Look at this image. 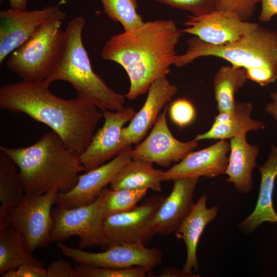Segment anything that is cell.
<instances>
[{
  "label": "cell",
  "instance_id": "obj_1",
  "mask_svg": "<svg viewBox=\"0 0 277 277\" xmlns=\"http://www.w3.org/2000/svg\"><path fill=\"white\" fill-rule=\"evenodd\" d=\"M44 81L23 80L0 87V109L23 113L49 127L80 156L87 148L103 116L94 105L80 98L53 94Z\"/></svg>",
  "mask_w": 277,
  "mask_h": 277
},
{
  "label": "cell",
  "instance_id": "obj_2",
  "mask_svg": "<svg viewBox=\"0 0 277 277\" xmlns=\"http://www.w3.org/2000/svg\"><path fill=\"white\" fill-rule=\"evenodd\" d=\"M182 31L172 19H157L111 36L101 52L104 60L120 65L130 87L125 96L134 100L155 81L166 77L177 55Z\"/></svg>",
  "mask_w": 277,
  "mask_h": 277
},
{
  "label": "cell",
  "instance_id": "obj_3",
  "mask_svg": "<svg viewBox=\"0 0 277 277\" xmlns=\"http://www.w3.org/2000/svg\"><path fill=\"white\" fill-rule=\"evenodd\" d=\"M0 150L16 164L25 194H42L54 187L59 192H67L75 186L80 172L85 171L79 156L53 131L30 146H1Z\"/></svg>",
  "mask_w": 277,
  "mask_h": 277
},
{
  "label": "cell",
  "instance_id": "obj_4",
  "mask_svg": "<svg viewBox=\"0 0 277 277\" xmlns=\"http://www.w3.org/2000/svg\"><path fill=\"white\" fill-rule=\"evenodd\" d=\"M86 24L81 16L71 19L64 30V42L60 58L44 82L50 85L56 81L70 83L77 97L98 109L118 111L125 108V95L110 88L93 70L83 45L82 32Z\"/></svg>",
  "mask_w": 277,
  "mask_h": 277
},
{
  "label": "cell",
  "instance_id": "obj_5",
  "mask_svg": "<svg viewBox=\"0 0 277 277\" xmlns=\"http://www.w3.org/2000/svg\"><path fill=\"white\" fill-rule=\"evenodd\" d=\"M276 44V32L260 25L239 39L221 45L194 36L187 41L186 51L176 55L173 65L182 67L200 57L215 56L244 69L261 68L277 73Z\"/></svg>",
  "mask_w": 277,
  "mask_h": 277
},
{
  "label": "cell",
  "instance_id": "obj_6",
  "mask_svg": "<svg viewBox=\"0 0 277 277\" xmlns=\"http://www.w3.org/2000/svg\"><path fill=\"white\" fill-rule=\"evenodd\" d=\"M63 20L56 19L43 25L29 38L14 50L6 61L7 67L22 80H45L61 54L64 30Z\"/></svg>",
  "mask_w": 277,
  "mask_h": 277
},
{
  "label": "cell",
  "instance_id": "obj_7",
  "mask_svg": "<svg viewBox=\"0 0 277 277\" xmlns=\"http://www.w3.org/2000/svg\"><path fill=\"white\" fill-rule=\"evenodd\" d=\"M58 192L57 188L54 187L42 194H25L21 202L8 213L9 225L20 233L26 250L31 254L51 242V209Z\"/></svg>",
  "mask_w": 277,
  "mask_h": 277
},
{
  "label": "cell",
  "instance_id": "obj_8",
  "mask_svg": "<svg viewBox=\"0 0 277 277\" xmlns=\"http://www.w3.org/2000/svg\"><path fill=\"white\" fill-rule=\"evenodd\" d=\"M104 189L99 197L88 205L72 208L57 206L53 209L51 213L53 227L51 242H63L77 235L80 249L107 246L104 219L101 214Z\"/></svg>",
  "mask_w": 277,
  "mask_h": 277
},
{
  "label": "cell",
  "instance_id": "obj_9",
  "mask_svg": "<svg viewBox=\"0 0 277 277\" xmlns=\"http://www.w3.org/2000/svg\"><path fill=\"white\" fill-rule=\"evenodd\" d=\"M56 244L62 254L74 262L97 267L125 269L142 266L150 273L163 260V254L159 249L149 248L141 244L111 245L107 246L105 251L96 253L70 247L63 242Z\"/></svg>",
  "mask_w": 277,
  "mask_h": 277
},
{
  "label": "cell",
  "instance_id": "obj_10",
  "mask_svg": "<svg viewBox=\"0 0 277 277\" xmlns=\"http://www.w3.org/2000/svg\"><path fill=\"white\" fill-rule=\"evenodd\" d=\"M165 198L151 195L133 209L104 219L107 246L125 243L147 244L155 235L151 222Z\"/></svg>",
  "mask_w": 277,
  "mask_h": 277
},
{
  "label": "cell",
  "instance_id": "obj_11",
  "mask_svg": "<svg viewBox=\"0 0 277 277\" xmlns=\"http://www.w3.org/2000/svg\"><path fill=\"white\" fill-rule=\"evenodd\" d=\"M60 4L41 10L9 9L0 11V63L29 38L41 27L51 21H64L66 13Z\"/></svg>",
  "mask_w": 277,
  "mask_h": 277
},
{
  "label": "cell",
  "instance_id": "obj_12",
  "mask_svg": "<svg viewBox=\"0 0 277 277\" xmlns=\"http://www.w3.org/2000/svg\"><path fill=\"white\" fill-rule=\"evenodd\" d=\"M182 33L194 35L203 42L214 45L234 42L256 29L260 25L249 22L236 14L215 10L202 15H189Z\"/></svg>",
  "mask_w": 277,
  "mask_h": 277
},
{
  "label": "cell",
  "instance_id": "obj_13",
  "mask_svg": "<svg viewBox=\"0 0 277 277\" xmlns=\"http://www.w3.org/2000/svg\"><path fill=\"white\" fill-rule=\"evenodd\" d=\"M136 113L131 107H125L118 111H103L104 122L102 127L94 134L86 150L79 156L85 171L104 164L127 146L121 138L122 130Z\"/></svg>",
  "mask_w": 277,
  "mask_h": 277
},
{
  "label": "cell",
  "instance_id": "obj_14",
  "mask_svg": "<svg viewBox=\"0 0 277 277\" xmlns=\"http://www.w3.org/2000/svg\"><path fill=\"white\" fill-rule=\"evenodd\" d=\"M165 106L153 125L149 135L134 149L130 151L132 159H140L168 167L173 162H178L194 150L198 141L183 142L175 138L168 126Z\"/></svg>",
  "mask_w": 277,
  "mask_h": 277
},
{
  "label": "cell",
  "instance_id": "obj_15",
  "mask_svg": "<svg viewBox=\"0 0 277 277\" xmlns=\"http://www.w3.org/2000/svg\"><path fill=\"white\" fill-rule=\"evenodd\" d=\"M131 149V145H128L108 163L80 174L72 189L58 193L55 204L62 208H72L94 202L106 186L110 184L120 169L132 159Z\"/></svg>",
  "mask_w": 277,
  "mask_h": 277
},
{
  "label": "cell",
  "instance_id": "obj_16",
  "mask_svg": "<svg viewBox=\"0 0 277 277\" xmlns=\"http://www.w3.org/2000/svg\"><path fill=\"white\" fill-rule=\"evenodd\" d=\"M230 142L221 140L196 151H192L167 170L163 181L180 177L211 178L225 174L229 162Z\"/></svg>",
  "mask_w": 277,
  "mask_h": 277
},
{
  "label": "cell",
  "instance_id": "obj_17",
  "mask_svg": "<svg viewBox=\"0 0 277 277\" xmlns=\"http://www.w3.org/2000/svg\"><path fill=\"white\" fill-rule=\"evenodd\" d=\"M197 178L174 179L170 194L165 197L154 216L151 226L155 235L175 233L192 210Z\"/></svg>",
  "mask_w": 277,
  "mask_h": 277
},
{
  "label": "cell",
  "instance_id": "obj_18",
  "mask_svg": "<svg viewBox=\"0 0 277 277\" xmlns=\"http://www.w3.org/2000/svg\"><path fill=\"white\" fill-rule=\"evenodd\" d=\"M177 92L176 86L166 77L151 84L143 106L122 130L121 138L126 146L140 143L155 123L161 110Z\"/></svg>",
  "mask_w": 277,
  "mask_h": 277
},
{
  "label": "cell",
  "instance_id": "obj_19",
  "mask_svg": "<svg viewBox=\"0 0 277 277\" xmlns=\"http://www.w3.org/2000/svg\"><path fill=\"white\" fill-rule=\"evenodd\" d=\"M258 168L261 174V182L255 207L238 225L245 233L253 231L264 222L277 223V213L272 199L277 177V146H271L267 160Z\"/></svg>",
  "mask_w": 277,
  "mask_h": 277
},
{
  "label": "cell",
  "instance_id": "obj_20",
  "mask_svg": "<svg viewBox=\"0 0 277 277\" xmlns=\"http://www.w3.org/2000/svg\"><path fill=\"white\" fill-rule=\"evenodd\" d=\"M229 162L225 174L227 182L233 184L239 193L247 194L253 189L252 172L257 166L260 148L249 144L246 134L230 139Z\"/></svg>",
  "mask_w": 277,
  "mask_h": 277
},
{
  "label": "cell",
  "instance_id": "obj_21",
  "mask_svg": "<svg viewBox=\"0 0 277 277\" xmlns=\"http://www.w3.org/2000/svg\"><path fill=\"white\" fill-rule=\"evenodd\" d=\"M207 196H201L186 218L174 233L177 239H182L186 247L187 258L183 270L187 273L199 268L196 249L200 237L208 224L217 215L219 208L214 205L208 208Z\"/></svg>",
  "mask_w": 277,
  "mask_h": 277
},
{
  "label": "cell",
  "instance_id": "obj_22",
  "mask_svg": "<svg viewBox=\"0 0 277 277\" xmlns=\"http://www.w3.org/2000/svg\"><path fill=\"white\" fill-rule=\"evenodd\" d=\"M252 110L250 102L236 101L232 111L219 112L209 130L197 134L194 140L198 142L204 140H230L250 131L264 128L262 122L251 117Z\"/></svg>",
  "mask_w": 277,
  "mask_h": 277
},
{
  "label": "cell",
  "instance_id": "obj_23",
  "mask_svg": "<svg viewBox=\"0 0 277 277\" xmlns=\"http://www.w3.org/2000/svg\"><path fill=\"white\" fill-rule=\"evenodd\" d=\"M163 171L155 169L152 163L131 159L117 172L110 183L113 189H151L160 192Z\"/></svg>",
  "mask_w": 277,
  "mask_h": 277
},
{
  "label": "cell",
  "instance_id": "obj_24",
  "mask_svg": "<svg viewBox=\"0 0 277 277\" xmlns=\"http://www.w3.org/2000/svg\"><path fill=\"white\" fill-rule=\"evenodd\" d=\"M248 77L243 68L223 66L213 78V87L219 112H229L234 108L235 94L245 84Z\"/></svg>",
  "mask_w": 277,
  "mask_h": 277
},
{
  "label": "cell",
  "instance_id": "obj_25",
  "mask_svg": "<svg viewBox=\"0 0 277 277\" xmlns=\"http://www.w3.org/2000/svg\"><path fill=\"white\" fill-rule=\"evenodd\" d=\"M25 194L16 164L0 150V215H8Z\"/></svg>",
  "mask_w": 277,
  "mask_h": 277
},
{
  "label": "cell",
  "instance_id": "obj_26",
  "mask_svg": "<svg viewBox=\"0 0 277 277\" xmlns=\"http://www.w3.org/2000/svg\"><path fill=\"white\" fill-rule=\"evenodd\" d=\"M25 264L44 266L26 250L20 233L11 226L0 231V274Z\"/></svg>",
  "mask_w": 277,
  "mask_h": 277
},
{
  "label": "cell",
  "instance_id": "obj_27",
  "mask_svg": "<svg viewBox=\"0 0 277 277\" xmlns=\"http://www.w3.org/2000/svg\"><path fill=\"white\" fill-rule=\"evenodd\" d=\"M147 189H113L105 188L101 206L104 220L113 214L129 211L137 206L146 195Z\"/></svg>",
  "mask_w": 277,
  "mask_h": 277
},
{
  "label": "cell",
  "instance_id": "obj_28",
  "mask_svg": "<svg viewBox=\"0 0 277 277\" xmlns=\"http://www.w3.org/2000/svg\"><path fill=\"white\" fill-rule=\"evenodd\" d=\"M105 14L112 20L120 23L124 31L137 28L144 24L137 12V0H100Z\"/></svg>",
  "mask_w": 277,
  "mask_h": 277
},
{
  "label": "cell",
  "instance_id": "obj_29",
  "mask_svg": "<svg viewBox=\"0 0 277 277\" xmlns=\"http://www.w3.org/2000/svg\"><path fill=\"white\" fill-rule=\"evenodd\" d=\"M76 268L80 277H145L148 270L142 266L113 269L78 264Z\"/></svg>",
  "mask_w": 277,
  "mask_h": 277
},
{
  "label": "cell",
  "instance_id": "obj_30",
  "mask_svg": "<svg viewBox=\"0 0 277 277\" xmlns=\"http://www.w3.org/2000/svg\"><path fill=\"white\" fill-rule=\"evenodd\" d=\"M169 112L172 121L180 127L189 125L196 117L194 105L184 98L174 101L170 105Z\"/></svg>",
  "mask_w": 277,
  "mask_h": 277
},
{
  "label": "cell",
  "instance_id": "obj_31",
  "mask_svg": "<svg viewBox=\"0 0 277 277\" xmlns=\"http://www.w3.org/2000/svg\"><path fill=\"white\" fill-rule=\"evenodd\" d=\"M159 3L190 12L202 15L215 10V0H154Z\"/></svg>",
  "mask_w": 277,
  "mask_h": 277
},
{
  "label": "cell",
  "instance_id": "obj_32",
  "mask_svg": "<svg viewBox=\"0 0 277 277\" xmlns=\"http://www.w3.org/2000/svg\"><path fill=\"white\" fill-rule=\"evenodd\" d=\"M259 0H215V10L234 13L248 21L254 14Z\"/></svg>",
  "mask_w": 277,
  "mask_h": 277
},
{
  "label": "cell",
  "instance_id": "obj_33",
  "mask_svg": "<svg viewBox=\"0 0 277 277\" xmlns=\"http://www.w3.org/2000/svg\"><path fill=\"white\" fill-rule=\"evenodd\" d=\"M2 277H47V269L44 266L25 264L16 269H11L1 274Z\"/></svg>",
  "mask_w": 277,
  "mask_h": 277
},
{
  "label": "cell",
  "instance_id": "obj_34",
  "mask_svg": "<svg viewBox=\"0 0 277 277\" xmlns=\"http://www.w3.org/2000/svg\"><path fill=\"white\" fill-rule=\"evenodd\" d=\"M47 277H80V274L70 262L59 260L48 266Z\"/></svg>",
  "mask_w": 277,
  "mask_h": 277
},
{
  "label": "cell",
  "instance_id": "obj_35",
  "mask_svg": "<svg viewBox=\"0 0 277 277\" xmlns=\"http://www.w3.org/2000/svg\"><path fill=\"white\" fill-rule=\"evenodd\" d=\"M261 10L259 19L261 22H268L277 15V0H259Z\"/></svg>",
  "mask_w": 277,
  "mask_h": 277
},
{
  "label": "cell",
  "instance_id": "obj_36",
  "mask_svg": "<svg viewBox=\"0 0 277 277\" xmlns=\"http://www.w3.org/2000/svg\"><path fill=\"white\" fill-rule=\"evenodd\" d=\"M161 277H199V274L193 272L187 273L183 270H180L176 267H164L162 268Z\"/></svg>",
  "mask_w": 277,
  "mask_h": 277
},
{
  "label": "cell",
  "instance_id": "obj_37",
  "mask_svg": "<svg viewBox=\"0 0 277 277\" xmlns=\"http://www.w3.org/2000/svg\"><path fill=\"white\" fill-rule=\"evenodd\" d=\"M271 101L268 103L265 107V111L277 121V91L270 94Z\"/></svg>",
  "mask_w": 277,
  "mask_h": 277
},
{
  "label": "cell",
  "instance_id": "obj_38",
  "mask_svg": "<svg viewBox=\"0 0 277 277\" xmlns=\"http://www.w3.org/2000/svg\"><path fill=\"white\" fill-rule=\"evenodd\" d=\"M10 8L15 10L27 9L28 0H9Z\"/></svg>",
  "mask_w": 277,
  "mask_h": 277
},
{
  "label": "cell",
  "instance_id": "obj_39",
  "mask_svg": "<svg viewBox=\"0 0 277 277\" xmlns=\"http://www.w3.org/2000/svg\"><path fill=\"white\" fill-rule=\"evenodd\" d=\"M276 33H277V30L276 31ZM276 51H277V44H276Z\"/></svg>",
  "mask_w": 277,
  "mask_h": 277
}]
</instances>
